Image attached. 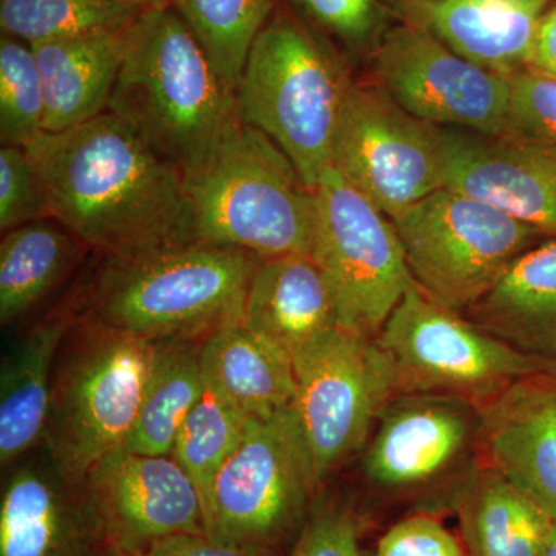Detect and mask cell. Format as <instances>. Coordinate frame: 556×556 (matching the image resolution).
Wrapping results in <instances>:
<instances>
[{"label":"cell","instance_id":"40","mask_svg":"<svg viewBox=\"0 0 556 556\" xmlns=\"http://www.w3.org/2000/svg\"><path fill=\"white\" fill-rule=\"evenodd\" d=\"M541 556H556V521L554 522V526H552L546 546H544V551Z\"/></svg>","mask_w":556,"mask_h":556},{"label":"cell","instance_id":"16","mask_svg":"<svg viewBox=\"0 0 556 556\" xmlns=\"http://www.w3.org/2000/svg\"><path fill=\"white\" fill-rule=\"evenodd\" d=\"M444 188L556 240V152L507 135L439 127Z\"/></svg>","mask_w":556,"mask_h":556},{"label":"cell","instance_id":"20","mask_svg":"<svg viewBox=\"0 0 556 556\" xmlns=\"http://www.w3.org/2000/svg\"><path fill=\"white\" fill-rule=\"evenodd\" d=\"M240 324L291 362L342 328L327 277L308 255L262 258L249 283Z\"/></svg>","mask_w":556,"mask_h":556},{"label":"cell","instance_id":"13","mask_svg":"<svg viewBox=\"0 0 556 556\" xmlns=\"http://www.w3.org/2000/svg\"><path fill=\"white\" fill-rule=\"evenodd\" d=\"M332 167L393 218L444 188L439 127L409 115L376 84L353 80L336 134Z\"/></svg>","mask_w":556,"mask_h":556},{"label":"cell","instance_id":"12","mask_svg":"<svg viewBox=\"0 0 556 556\" xmlns=\"http://www.w3.org/2000/svg\"><path fill=\"white\" fill-rule=\"evenodd\" d=\"M368 60L376 86L415 118L447 129L506 134L510 76L479 67L412 22L391 25Z\"/></svg>","mask_w":556,"mask_h":556},{"label":"cell","instance_id":"33","mask_svg":"<svg viewBox=\"0 0 556 556\" xmlns=\"http://www.w3.org/2000/svg\"><path fill=\"white\" fill-rule=\"evenodd\" d=\"M507 137L556 152V79L526 68L510 76Z\"/></svg>","mask_w":556,"mask_h":556},{"label":"cell","instance_id":"7","mask_svg":"<svg viewBox=\"0 0 556 556\" xmlns=\"http://www.w3.org/2000/svg\"><path fill=\"white\" fill-rule=\"evenodd\" d=\"M320 484L295 407L251 417L203 506L206 535L260 556H287Z\"/></svg>","mask_w":556,"mask_h":556},{"label":"cell","instance_id":"27","mask_svg":"<svg viewBox=\"0 0 556 556\" xmlns=\"http://www.w3.org/2000/svg\"><path fill=\"white\" fill-rule=\"evenodd\" d=\"M197 343L195 340L155 342L137 420L124 445L130 452L172 455L179 430L206 394Z\"/></svg>","mask_w":556,"mask_h":556},{"label":"cell","instance_id":"21","mask_svg":"<svg viewBox=\"0 0 556 556\" xmlns=\"http://www.w3.org/2000/svg\"><path fill=\"white\" fill-rule=\"evenodd\" d=\"M464 316L556 378V240L515 260Z\"/></svg>","mask_w":556,"mask_h":556},{"label":"cell","instance_id":"34","mask_svg":"<svg viewBox=\"0 0 556 556\" xmlns=\"http://www.w3.org/2000/svg\"><path fill=\"white\" fill-rule=\"evenodd\" d=\"M51 218L49 199L27 149H0V230L2 233L28 223Z\"/></svg>","mask_w":556,"mask_h":556},{"label":"cell","instance_id":"24","mask_svg":"<svg viewBox=\"0 0 556 556\" xmlns=\"http://www.w3.org/2000/svg\"><path fill=\"white\" fill-rule=\"evenodd\" d=\"M200 367L207 393L247 419L294 407L292 362L240 321L201 340Z\"/></svg>","mask_w":556,"mask_h":556},{"label":"cell","instance_id":"6","mask_svg":"<svg viewBox=\"0 0 556 556\" xmlns=\"http://www.w3.org/2000/svg\"><path fill=\"white\" fill-rule=\"evenodd\" d=\"M155 342L76 317L54 367L46 456L72 484L124 447L137 420Z\"/></svg>","mask_w":556,"mask_h":556},{"label":"cell","instance_id":"25","mask_svg":"<svg viewBox=\"0 0 556 556\" xmlns=\"http://www.w3.org/2000/svg\"><path fill=\"white\" fill-rule=\"evenodd\" d=\"M455 508L470 556H541L555 522L486 464L460 478Z\"/></svg>","mask_w":556,"mask_h":556},{"label":"cell","instance_id":"29","mask_svg":"<svg viewBox=\"0 0 556 556\" xmlns=\"http://www.w3.org/2000/svg\"><path fill=\"white\" fill-rule=\"evenodd\" d=\"M142 11L119 0H0L2 35L35 47L129 28Z\"/></svg>","mask_w":556,"mask_h":556},{"label":"cell","instance_id":"39","mask_svg":"<svg viewBox=\"0 0 556 556\" xmlns=\"http://www.w3.org/2000/svg\"><path fill=\"white\" fill-rule=\"evenodd\" d=\"M119 2L126 3V5L129 7H134V9L139 11L164 9V7H170V0H119Z\"/></svg>","mask_w":556,"mask_h":556},{"label":"cell","instance_id":"35","mask_svg":"<svg viewBox=\"0 0 556 556\" xmlns=\"http://www.w3.org/2000/svg\"><path fill=\"white\" fill-rule=\"evenodd\" d=\"M287 556H362L361 526L353 508L339 500L316 501Z\"/></svg>","mask_w":556,"mask_h":556},{"label":"cell","instance_id":"9","mask_svg":"<svg viewBox=\"0 0 556 556\" xmlns=\"http://www.w3.org/2000/svg\"><path fill=\"white\" fill-rule=\"evenodd\" d=\"M313 258L324 270L348 331L376 339L415 288L404 244L390 217L354 189L336 167L316 188Z\"/></svg>","mask_w":556,"mask_h":556},{"label":"cell","instance_id":"1","mask_svg":"<svg viewBox=\"0 0 556 556\" xmlns=\"http://www.w3.org/2000/svg\"><path fill=\"white\" fill-rule=\"evenodd\" d=\"M51 218L108 258H134L189 243L185 177L115 113L27 148Z\"/></svg>","mask_w":556,"mask_h":556},{"label":"cell","instance_id":"28","mask_svg":"<svg viewBox=\"0 0 556 556\" xmlns=\"http://www.w3.org/2000/svg\"><path fill=\"white\" fill-rule=\"evenodd\" d=\"M281 0H170V7L203 47L230 91L237 86L252 43Z\"/></svg>","mask_w":556,"mask_h":556},{"label":"cell","instance_id":"41","mask_svg":"<svg viewBox=\"0 0 556 556\" xmlns=\"http://www.w3.org/2000/svg\"><path fill=\"white\" fill-rule=\"evenodd\" d=\"M108 556H124V555L116 554V552H112V554H109Z\"/></svg>","mask_w":556,"mask_h":556},{"label":"cell","instance_id":"30","mask_svg":"<svg viewBox=\"0 0 556 556\" xmlns=\"http://www.w3.org/2000/svg\"><path fill=\"white\" fill-rule=\"evenodd\" d=\"M248 419L207 393L179 430L172 457L195 485L201 507L230 455L239 447Z\"/></svg>","mask_w":556,"mask_h":556},{"label":"cell","instance_id":"23","mask_svg":"<svg viewBox=\"0 0 556 556\" xmlns=\"http://www.w3.org/2000/svg\"><path fill=\"white\" fill-rule=\"evenodd\" d=\"M127 30L90 33L33 47L46 98L43 131L58 134L109 112Z\"/></svg>","mask_w":556,"mask_h":556},{"label":"cell","instance_id":"31","mask_svg":"<svg viewBox=\"0 0 556 556\" xmlns=\"http://www.w3.org/2000/svg\"><path fill=\"white\" fill-rule=\"evenodd\" d=\"M343 60L367 56L396 24L397 0H283ZM348 62V61H346Z\"/></svg>","mask_w":556,"mask_h":556},{"label":"cell","instance_id":"11","mask_svg":"<svg viewBox=\"0 0 556 556\" xmlns=\"http://www.w3.org/2000/svg\"><path fill=\"white\" fill-rule=\"evenodd\" d=\"M295 404L318 478L367 445L380 413L397 394L396 372L376 339L345 328L292 358Z\"/></svg>","mask_w":556,"mask_h":556},{"label":"cell","instance_id":"3","mask_svg":"<svg viewBox=\"0 0 556 556\" xmlns=\"http://www.w3.org/2000/svg\"><path fill=\"white\" fill-rule=\"evenodd\" d=\"M104 260L76 317L152 342H201L215 329L240 321L262 262L243 249L204 243Z\"/></svg>","mask_w":556,"mask_h":556},{"label":"cell","instance_id":"17","mask_svg":"<svg viewBox=\"0 0 556 556\" xmlns=\"http://www.w3.org/2000/svg\"><path fill=\"white\" fill-rule=\"evenodd\" d=\"M0 496V556H108L100 518L84 484L49 457L14 464Z\"/></svg>","mask_w":556,"mask_h":556},{"label":"cell","instance_id":"8","mask_svg":"<svg viewBox=\"0 0 556 556\" xmlns=\"http://www.w3.org/2000/svg\"><path fill=\"white\" fill-rule=\"evenodd\" d=\"M390 219L416 287L463 316L515 260L547 240L500 208L447 188Z\"/></svg>","mask_w":556,"mask_h":556},{"label":"cell","instance_id":"4","mask_svg":"<svg viewBox=\"0 0 556 556\" xmlns=\"http://www.w3.org/2000/svg\"><path fill=\"white\" fill-rule=\"evenodd\" d=\"M189 243L243 249L262 258L313 257L316 190L287 153L240 121L185 175Z\"/></svg>","mask_w":556,"mask_h":556},{"label":"cell","instance_id":"37","mask_svg":"<svg viewBox=\"0 0 556 556\" xmlns=\"http://www.w3.org/2000/svg\"><path fill=\"white\" fill-rule=\"evenodd\" d=\"M142 556H260L232 544L222 543L206 533H181L164 538Z\"/></svg>","mask_w":556,"mask_h":556},{"label":"cell","instance_id":"5","mask_svg":"<svg viewBox=\"0 0 556 556\" xmlns=\"http://www.w3.org/2000/svg\"><path fill=\"white\" fill-rule=\"evenodd\" d=\"M353 78L346 61L281 0L252 43L236 89L240 119L273 139L316 190L332 167Z\"/></svg>","mask_w":556,"mask_h":556},{"label":"cell","instance_id":"15","mask_svg":"<svg viewBox=\"0 0 556 556\" xmlns=\"http://www.w3.org/2000/svg\"><path fill=\"white\" fill-rule=\"evenodd\" d=\"M84 486L116 554L142 556L164 538L206 533L199 492L172 456L113 450Z\"/></svg>","mask_w":556,"mask_h":556},{"label":"cell","instance_id":"22","mask_svg":"<svg viewBox=\"0 0 556 556\" xmlns=\"http://www.w3.org/2000/svg\"><path fill=\"white\" fill-rule=\"evenodd\" d=\"M76 320L75 309L54 311L10 346L0 369V464L20 463L42 444L58 354Z\"/></svg>","mask_w":556,"mask_h":556},{"label":"cell","instance_id":"14","mask_svg":"<svg viewBox=\"0 0 556 556\" xmlns=\"http://www.w3.org/2000/svg\"><path fill=\"white\" fill-rule=\"evenodd\" d=\"M479 445L478 405L444 394L399 393L380 413L362 475L388 495L417 492L470 470Z\"/></svg>","mask_w":556,"mask_h":556},{"label":"cell","instance_id":"18","mask_svg":"<svg viewBox=\"0 0 556 556\" xmlns=\"http://www.w3.org/2000/svg\"><path fill=\"white\" fill-rule=\"evenodd\" d=\"M478 412L486 466L556 521V378L515 380Z\"/></svg>","mask_w":556,"mask_h":556},{"label":"cell","instance_id":"26","mask_svg":"<svg viewBox=\"0 0 556 556\" xmlns=\"http://www.w3.org/2000/svg\"><path fill=\"white\" fill-rule=\"evenodd\" d=\"M86 244L54 218L39 219L3 233L0 243V324L27 316L67 280Z\"/></svg>","mask_w":556,"mask_h":556},{"label":"cell","instance_id":"19","mask_svg":"<svg viewBox=\"0 0 556 556\" xmlns=\"http://www.w3.org/2000/svg\"><path fill=\"white\" fill-rule=\"evenodd\" d=\"M552 0H397L412 22L479 67L511 76L529 68Z\"/></svg>","mask_w":556,"mask_h":556},{"label":"cell","instance_id":"36","mask_svg":"<svg viewBox=\"0 0 556 556\" xmlns=\"http://www.w3.org/2000/svg\"><path fill=\"white\" fill-rule=\"evenodd\" d=\"M376 556H464L460 544L438 519L413 515L380 538Z\"/></svg>","mask_w":556,"mask_h":556},{"label":"cell","instance_id":"38","mask_svg":"<svg viewBox=\"0 0 556 556\" xmlns=\"http://www.w3.org/2000/svg\"><path fill=\"white\" fill-rule=\"evenodd\" d=\"M529 68L556 79V2L541 24Z\"/></svg>","mask_w":556,"mask_h":556},{"label":"cell","instance_id":"32","mask_svg":"<svg viewBox=\"0 0 556 556\" xmlns=\"http://www.w3.org/2000/svg\"><path fill=\"white\" fill-rule=\"evenodd\" d=\"M46 98L35 50L0 36V142L27 148L43 134Z\"/></svg>","mask_w":556,"mask_h":556},{"label":"cell","instance_id":"2","mask_svg":"<svg viewBox=\"0 0 556 556\" xmlns=\"http://www.w3.org/2000/svg\"><path fill=\"white\" fill-rule=\"evenodd\" d=\"M109 112L178 167L195 170L240 123L236 93L172 7L142 11L127 30Z\"/></svg>","mask_w":556,"mask_h":556},{"label":"cell","instance_id":"10","mask_svg":"<svg viewBox=\"0 0 556 556\" xmlns=\"http://www.w3.org/2000/svg\"><path fill=\"white\" fill-rule=\"evenodd\" d=\"M376 342L396 372L399 393L444 394L481 404L546 369L508 348L463 314L409 289Z\"/></svg>","mask_w":556,"mask_h":556}]
</instances>
